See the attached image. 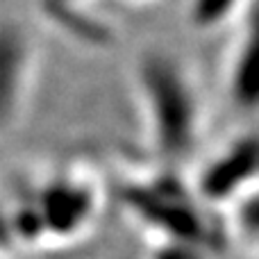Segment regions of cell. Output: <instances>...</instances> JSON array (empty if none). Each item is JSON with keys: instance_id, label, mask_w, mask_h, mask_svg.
<instances>
[{"instance_id": "cell-1", "label": "cell", "mask_w": 259, "mask_h": 259, "mask_svg": "<svg viewBox=\"0 0 259 259\" xmlns=\"http://www.w3.org/2000/svg\"><path fill=\"white\" fill-rule=\"evenodd\" d=\"M150 71L146 73V94L152 112L155 139L161 155L182 157L196 139V105L191 103L184 80L166 59H152Z\"/></svg>"}, {"instance_id": "cell-2", "label": "cell", "mask_w": 259, "mask_h": 259, "mask_svg": "<svg viewBox=\"0 0 259 259\" xmlns=\"http://www.w3.org/2000/svg\"><path fill=\"white\" fill-rule=\"evenodd\" d=\"M250 12L232 68V98L243 109H259V0H252Z\"/></svg>"}, {"instance_id": "cell-3", "label": "cell", "mask_w": 259, "mask_h": 259, "mask_svg": "<svg viewBox=\"0 0 259 259\" xmlns=\"http://www.w3.org/2000/svg\"><path fill=\"white\" fill-rule=\"evenodd\" d=\"M241 0H193L198 23H219L237 9Z\"/></svg>"}]
</instances>
